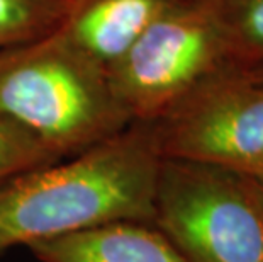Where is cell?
<instances>
[{"label":"cell","mask_w":263,"mask_h":262,"mask_svg":"<svg viewBox=\"0 0 263 262\" xmlns=\"http://www.w3.org/2000/svg\"><path fill=\"white\" fill-rule=\"evenodd\" d=\"M253 177H255V176H253ZM255 181H256V184H258V189H260L261 198H263V179H258V177H255Z\"/></svg>","instance_id":"cell-13"},{"label":"cell","mask_w":263,"mask_h":262,"mask_svg":"<svg viewBox=\"0 0 263 262\" xmlns=\"http://www.w3.org/2000/svg\"><path fill=\"white\" fill-rule=\"evenodd\" d=\"M177 2L180 0H68L53 32L107 72Z\"/></svg>","instance_id":"cell-6"},{"label":"cell","mask_w":263,"mask_h":262,"mask_svg":"<svg viewBox=\"0 0 263 262\" xmlns=\"http://www.w3.org/2000/svg\"><path fill=\"white\" fill-rule=\"evenodd\" d=\"M57 160L60 159L24 130L0 121V187L24 172Z\"/></svg>","instance_id":"cell-10"},{"label":"cell","mask_w":263,"mask_h":262,"mask_svg":"<svg viewBox=\"0 0 263 262\" xmlns=\"http://www.w3.org/2000/svg\"><path fill=\"white\" fill-rule=\"evenodd\" d=\"M27 247L41 262H189L148 221H114Z\"/></svg>","instance_id":"cell-7"},{"label":"cell","mask_w":263,"mask_h":262,"mask_svg":"<svg viewBox=\"0 0 263 262\" xmlns=\"http://www.w3.org/2000/svg\"><path fill=\"white\" fill-rule=\"evenodd\" d=\"M250 176H255V177H258V179H263V162H261L258 167H256L253 172H251Z\"/></svg>","instance_id":"cell-12"},{"label":"cell","mask_w":263,"mask_h":262,"mask_svg":"<svg viewBox=\"0 0 263 262\" xmlns=\"http://www.w3.org/2000/svg\"><path fill=\"white\" fill-rule=\"evenodd\" d=\"M0 121L65 159L131 125L107 75L51 34L0 55Z\"/></svg>","instance_id":"cell-2"},{"label":"cell","mask_w":263,"mask_h":262,"mask_svg":"<svg viewBox=\"0 0 263 262\" xmlns=\"http://www.w3.org/2000/svg\"><path fill=\"white\" fill-rule=\"evenodd\" d=\"M234 68L204 0H180L105 72L133 123H153L222 70Z\"/></svg>","instance_id":"cell-4"},{"label":"cell","mask_w":263,"mask_h":262,"mask_svg":"<svg viewBox=\"0 0 263 262\" xmlns=\"http://www.w3.org/2000/svg\"><path fill=\"white\" fill-rule=\"evenodd\" d=\"M239 70V68H238ZM246 77H250L251 80H256V82H263V63L261 65H256V66H251V68H245L241 70Z\"/></svg>","instance_id":"cell-11"},{"label":"cell","mask_w":263,"mask_h":262,"mask_svg":"<svg viewBox=\"0 0 263 262\" xmlns=\"http://www.w3.org/2000/svg\"><path fill=\"white\" fill-rule=\"evenodd\" d=\"M68 0H0V55L51 34Z\"/></svg>","instance_id":"cell-9"},{"label":"cell","mask_w":263,"mask_h":262,"mask_svg":"<svg viewBox=\"0 0 263 262\" xmlns=\"http://www.w3.org/2000/svg\"><path fill=\"white\" fill-rule=\"evenodd\" d=\"M224 40L229 61L245 70L263 63V0H204Z\"/></svg>","instance_id":"cell-8"},{"label":"cell","mask_w":263,"mask_h":262,"mask_svg":"<svg viewBox=\"0 0 263 262\" xmlns=\"http://www.w3.org/2000/svg\"><path fill=\"white\" fill-rule=\"evenodd\" d=\"M161 155L146 123L0 187V257L17 245L114 221L155 218Z\"/></svg>","instance_id":"cell-1"},{"label":"cell","mask_w":263,"mask_h":262,"mask_svg":"<svg viewBox=\"0 0 263 262\" xmlns=\"http://www.w3.org/2000/svg\"><path fill=\"white\" fill-rule=\"evenodd\" d=\"M146 125L163 159L251 174L263 162V82L238 68L222 70Z\"/></svg>","instance_id":"cell-5"},{"label":"cell","mask_w":263,"mask_h":262,"mask_svg":"<svg viewBox=\"0 0 263 262\" xmlns=\"http://www.w3.org/2000/svg\"><path fill=\"white\" fill-rule=\"evenodd\" d=\"M153 225L189 262H263V198L245 172L161 159Z\"/></svg>","instance_id":"cell-3"}]
</instances>
